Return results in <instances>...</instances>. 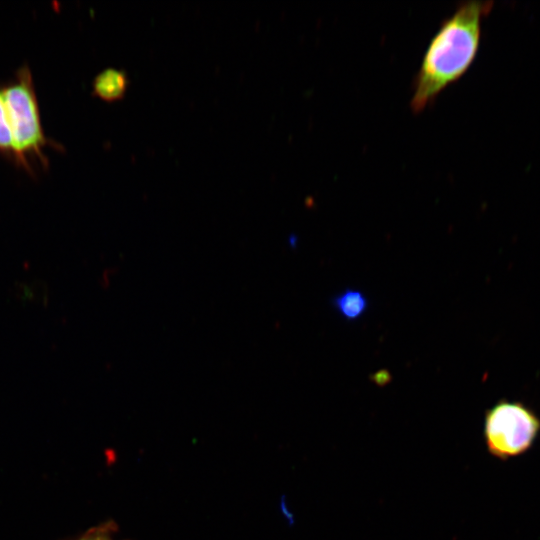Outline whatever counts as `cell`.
<instances>
[{"label": "cell", "instance_id": "1", "mask_svg": "<svg viewBox=\"0 0 540 540\" xmlns=\"http://www.w3.org/2000/svg\"><path fill=\"white\" fill-rule=\"evenodd\" d=\"M493 2L469 1L445 19L426 47L413 83L410 107L420 113L449 85L459 80L479 50L483 19Z\"/></svg>", "mask_w": 540, "mask_h": 540}, {"label": "cell", "instance_id": "2", "mask_svg": "<svg viewBox=\"0 0 540 540\" xmlns=\"http://www.w3.org/2000/svg\"><path fill=\"white\" fill-rule=\"evenodd\" d=\"M0 94L12 134L14 164L32 176L31 160L37 159L47 169L48 159L42 149L47 145L54 148L58 145L44 134L33 77L27 64L18 68L11 80L0 84Z\"/></svg>", "mask_w": 540, "mask_h": 540}, {"label": "cell", "instance_id": "3", "mask_svg": "<svg viewBox=\"0 0 540 540\" xmlns=\"http://www.w3.org/2000/svg\"><path fill=\"white\" fill-rule=\"evenodd\" d=\"M540 432V419L521 402L501 400L486 411L484 438L491 455L506 460L525 453Z\"/></svg>", "mask_w": 540, "mask_h": 540}, {"label": "cell", "instance_id": "4", "mask_svg": "<svg viewBox=\"0 0 540 540\" xmlns=\"http://www.w3.org/2000/svg\"><path fill=\"white\" fill-rule=\"evenodd\" d=\"M93 94L108 101H117L124 97L128 78L124 71L108 68L100 72L94 79Z\"/></svg>", "mask_w": 540, "mask_h": 540}, {"label": "cell", "instance_id": "5", "mask_svg": "<svg viewBox=\"0 0 540 540\" xmlns=\"http://www.w3.org/2000/svg\"><path fill=\"white\" fill-rule=\"evenodd\" d=\"M332 304L342 318L352 321L366 312L368 299L360 290L347 288L333 298Z\"/></svg>", "mask_w": 540, "mask_h": 540}, {"label": "cell", "instance_id": "6", "mask_svg": "<svg viewBox=\"0 0 540 540\" xmlns=\"http://www.w3.org/2000/svg\"><path fill=\"white\" fill-rule=\"evenodd\" d=\"M0 154L14 163L12 134L8 124L4 103L0 94Z\"/></svg>", "mask_w": 540, "mask_h": 540}, {"label": "cell", "instance_id": "7", "mask_svg": "<svg viewBox=\"0 0 540 540\" xmlns=\"http://www.w3.org/2000/svg\"><path fill=\"white\" fill-rule=\"evenodd\" d=\"M116 527L112 522L103 523L97 527L88 530L77 540H114Z\"/></svg>", "mask_w": 540, "mask_h": 540}]
</instances>
